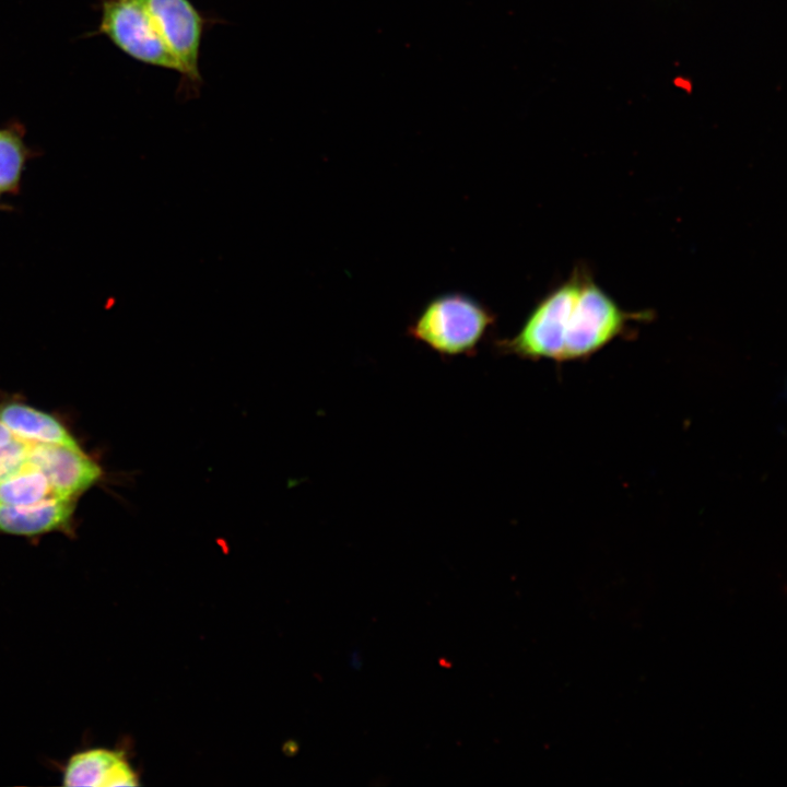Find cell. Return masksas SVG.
Returning a JSON list of instances; mask_svg holds the SVG:
<instances>
[{
    "instance_id": "1",
    "label": "cell",
    "mask_w": 787,
    "mask_h": 787,
    "mask_svg": "<svg viewBox=\"0 0 787 787\" xmlns=\"http://www.w3.org/2000/svg\"><path fill=\"white\" fill-rule=\"evenodd\" d=\"M654 315L622 308L598 284L592 270L578 263L536 304L514 337L497 340L496 349L531 361H585L629 337L637 324L653 320Z\"/></svg>"
},
{
    "instance_id": "2",
    "label": "cell",
    "mask_w": 787,
    "mask_h": 787,
    "mask_svg": "<svg viewBox=\"0 0 787 787\" xmlns=\"http://www.w3.org/2000/svg\"><path fill=\"white\" fill-rule=\"evenodd\" d=\"M494 320L473 297L446 293L424 306L408 332L443 356L471 355Z\"/></svg>"
},
{
    "instance_id": "3",
    "label": "cell",
    "mask_w": 787,
    "mask_h": 787,
    "mask_svg": "<svg viewBox=\"0 0 787 787\" xmlns=\"http://www.w3.org/2000/svg\"><path fill=\"white\" fill-rule=\"evenodd\" d=\"M99 33L134 60L177 72L145 0H102Z\"/></svg>"
},
{
    "instance_id": "4",
    "label": "cell",
    "mask_w": 787,
    "mask_h": 787,
    "mask_svg": "<svg viewBox=\"0 0 787 787\" xmlns=\"http://www.w3.org/2000/svg\"><path fill=\"white\" fill-rule=\"evenodd\" d=\"M157 31L177 66L183 89L199 93L201 42L209 20L190 0H145Z\"/></svg>"
},
{
    "instance_id": "5",
    "label": "cell",
    "mask_w": 787,
    "mask_h": 787,
    "mask_svg": "<svg viewBox=\"0 0 787 787\" xmlns=\"http://www.w3.org/2000/svg\"><path fill=\"white\" fill-rule=\"evenodd\" d=\"M28 460L58 497L79 500L104 479L102 466L83 448L32 444Z\"/></svg>"
},
{
    "instance_id": "6",
    "label": "cell",
    "mask_w": 787,
    "mask_h": 787,
    "mask_svg": "<svg viewBox=\"0 0 787 787\" xmlns=\"http://www.w3.org/2000/svg\"><path fill=\"white\" fill-rule=\"evenodd\" d=\"M78 501L54 497L24 506L0 504V535L36 539L44 535L61 532L73 537Z\"/></svg>"
},
{
    "instance_id": "7",
    "label": "cell",
    "mask_w": 787,
    "mask_h": 787,
    "mask_svg": "<svg viewBox=\"0 0 787 787\" xmlns=\"http://www.w3.org/2000/svg\"><path fill=\"white\" fill-rule=\"evenodd\" d=\"M0 421L14 437L30 444L83 448L59 416L28 404L17 396L0 400Z\"/></svg>"
},
{
    "instance_id": "8",
    "label": "cell",
    "mask_w": 787,
    "mask_h": 787,
    "mask_svg": "<svg viewBox=\"0 0 787 787\" xmlns=\"http://www.w3.org/2000/svg\"><path fill=\"white\" fill-rule=\"evenodd\" d=\"M68 787H116L139 785L138 775L122 751L91 748L70 756L62 772Z\"/></svg>"
},
{
    "instance_id": "9",
    "label": "cell",
    "mask_w": 787,
    "mask_h": 787,
    "mask_svg": "<svg viewBox=\"0 0 787 787\" xmlns=\"http://www.w3.org/2000/svg\"><path fill=\"white\" fill-rule=\"evenodd\" d=\"M25 129L19 122L0 127V195L16 196L27 162L36 152L26 145Z\"/></svg>"
},
{
    "instance_id": "10",
    "label": "cell",
    "mask_w": 787,
    "mask_h": 787,
    "mask_svg": "<svg viewBox=\"0 0 787 787\" xmlns=\"http://www.w3.org/2000/svg\"><path fill=\"white\" fill-rule=\"evenodd\" d=\"M58 497L46 477L31 462L0 481V504L24 506Z\"/></svg>"
},
{
    "instance_id": "11",
    "label": "cell",
    "mask_w": 787,
    "mask_h": 787,
    "mask_svg": "<svg viewBox=\"0 0 787 787\" xmlns=\"http://www.w3.org/2000/svg\"><path fill=\"white\" fill-rule=\"evenodd\" d=\"M31 445L15 437L12 442L0 446V481L19 472L30 463Z\"/></svg>"
},
{
    "instance_id": "12",
    "label": "cell",
    "mask_w": 787,
    "mask_h": 787,
    "mask_svg": "<svg viewBox=\"0 0 787 787\" xmlns=\"http://www.w3.org/2000/svg\"><path fill=\"white\" fill-rule=\"evenodd\" d=\"M14 438L9 428L0 421V446L12 442Z\"/></svg>"
},
{
    "instance_id": "13",
    "label": "cell",
    "mask_w": 787,
    "mask_h": 787,
    "mask_svg": "<svg viewBox=\"0 0 787 787\" xmlns=\"http://www.w3.org/2000/svg\"><path fill=\"white\" fill-rule=\"evenodd\" d=\"M12 209L13 208L10 204H8L1 200V195H0V211H11Z\"/></svg>"
}]
</instances>
